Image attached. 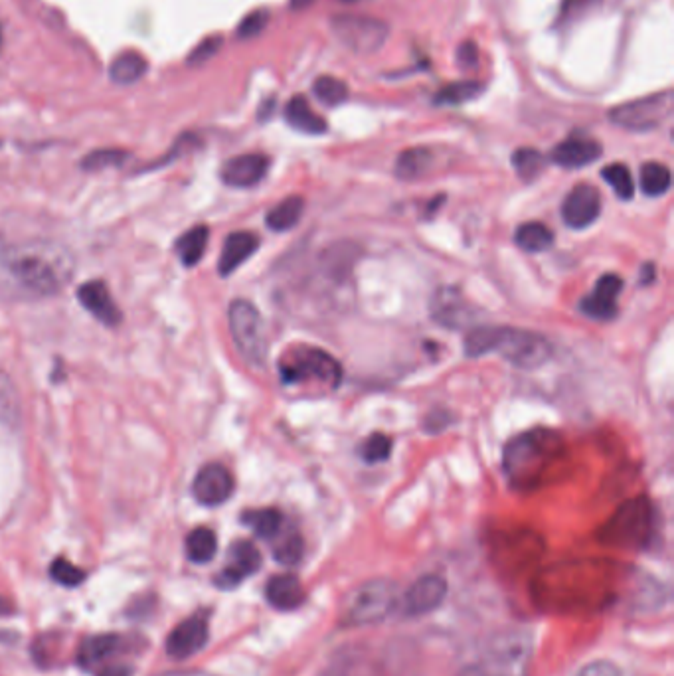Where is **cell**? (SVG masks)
<instances>
[{"label": "cell", "instance_id": "6da1fadb", "mask_svg": "<svg viewBox=\"0 0 674 676\" xmlns=\"http://www.w3.org/2000/svg\"><path fill=\"white\" fill-rule=\"evenodd\" d=\"M613 570L599 564H566L554 566L538 578L536 599L548 609L582 611L599 609L615 599Z\"/></svg>", "mask_w": 674, "mask_h": 676}, {"label": "cell", "instance_id": "7a4b0ae2", "mask_svg": "<svg viewBox=\"0 0 674 676\" xmlns=\"http://www.w3.org/2000/svg\"><path fill=\"white\" fill-rule=\"evenodd\" d=\"M0 259L24 289L38 295L60 293L74 273V257L68 250L46 242L8 246L2 250Z\"/></svg>", "mask_w": 674, "mask_h": 676}, {"label": "cell", "instance_id": "3957f363", "mask_svg": "<svg viewBox=\"0 0 674 676\" xmlns=\"http://www.w3.org/2000/svg\"><path fill=\"white\" fill-rule=\"evenodd\" d=\"M564 439L552 429H532L508 441L503 455L506 479L514 489L538 487L562 459Z\"/></svg>", "mask_w": 674, "mask_h": 676}, {"label": "cell", "instance_id": "277c9868", "mask_svg": "<svg viewBox=\"0 0 674 676\" xmlns=\"http://www.w3.org/2000/svg\"><path fill=\"white\" fill-rule=\"evenodd\" d=\"M491 352H499L518 368L534 370L548 362L552 346L538 333L510 327H479L465 338L467 356L479 358Z\"/></svg>", "mask_w": 674, "mask_h": 676}, {"label": "cell", "instance_id": "5b68a950", "mask_svg": "<svg viewBox=\"0 0 674 676\" xmlns=\"http://www.w3.org/2000/svg\"><path fill=\"white\" fill-rule=\"evenodd\" d=\"M655 532V510L647 497H635L613 512L599 528L597 540L611 548L643 550Z\"/></svg>", "mask_w": 674, "mask_h": 676}, {"label": "cell", "instance_id": "8992f818", "mask_svg": "<svg viewBox=\"0 0 674 676\" xmlns=\"http://www.w3.org/2000/svg\"><path fill=\"white\" fill-rule=\"evenodd\" d=\"M279 374L285 384L319 382L323 386L337 388L342 382V368L337 358L313 346H303L289 352L279 364Z\"/></svg>", "mask_w": 674, "mask_h": 676}, {"label": "cell", "instance_id": "52a82bcc", "mask_svg": "<svg viewBox=\"0 0 674 676\" xmlns=\"http://www.w3.org/2000/svg\"><path fill=\"white\" fill-rule=\"evenodd\" d=\"M400 603L396 584L388 580H374L360 586L346 603L344 625L362 627L384 621Z\"/></svg>", "mask_w": 674, "mask_h": 676}, {"label": "cell", "instance_id": "ba28073f", "mask_svg": "<svg viewBox=\"0 0 674 676\" xmlns=\"http://www.w3.org/2000/svg\"><path fill=\"white\" fill-rule=\"evenodd\" d=\"M673 107V91L667 89L613 107L609 121L629 131H653L673 115Z\"/></svg>", "mask_w": 674, "mask_h": 676}, {"label": "cell", "instance_id": "9c48e42d", "mask_svg": "<svg viewBox=\"0 0 674 676\" xmlns=\"http://www.w3.org/2000/svg\"><path fill=\"white\" fill-rule=\"evenodd\" d=\"M331 28L342 46L360 56L378 52L390 36V26L384 20L360 14H337Z\"/></svg>", "mask_w": 674, "mask_h": 676}, {"label": "cell", "instance_id": "30bf717a", "mask_svg": "<svg viewBox=\"0 0 674 676\" xmlns=\"http://www.w3.org/2000/svg\"><path fill=\"white\" fill-rule=\"evenodd\" d=\"M230 331L234 342L248 364L261 368L267 358V340L263 333V319L250 301L238 299L228 311Z\"/></svg>", "mask_w": 674, "mask_h": 676}, {"label": "cell", "instance_id": "8fae6325", "mask_svg": "<svg viewBox=\"0 0 674 676\" xmlns=\"http://www.w3.org/2000/svg\"><path fill=\"white\" fill-rule=\"evenodd\" d=\"M532 643L522 631L499 635L487 649L483 669L487 676H526Z\"/></svg>", "mask_w": 674, "mask_h": 676}, {"label": "cell", "instance_id": "7c38bea8", "mask_svg": "<svg viewBox=\"0 0 674 676\" xmlns=\"http://www.w3.org/2000/svg\"><path fill=\"white\" fill-rule=\"evenodd\" d=\"M261 568V554L250 540H238L230 546L228 564L216 576V586L220 590H236L244 580H248Z\"/></svg>", "mask_w": 674, "mask_h": 676}, {"label": "cell", "instance_id": "4fadbf2b", "mask_svg": "<svg viewBox=\"0 0 674 676\" xmlns=\"http://www.w3.org/2000/svg\"><path fill=\"white\" fill-rule=\"evenodd\" d=\"M234 489L236 483L232 473L218 463L202 467L192 483V495L204 507L224 505L232 497Z\"/></svg>", "mask_w": 674, "mask_h": 676}, {"label": "cell", "instance_id": "5bb4252c", "mask_svg": "<svg viewBox=\"0 0 674 676\" xmlns=\"http://www.w3.org/2000/svg\"><path fill=\"white\" fill-rule=\"evenodd\" d=\"M208 635V617L204 613L190 615L170 631L167 653L176 661H184L204 649Z\"/></svg>", "mask_w": 674, "mask_h": 676}, {"label": "cell", "instance_id": "9a60e30c", "mask_svg": "<svg viewBox=\"0 0 674 676\" xmlns=\"http://www.w3.org/2000/svg\"><path fill=\"white\" fill-rule=\"evenodd\" d=\"M447 582L445 578L437 576V574H425L422 578H418L408 592L404 593L402 601V611L408 617H420V615H427L431 611H435L437 607H441V603L447 597Z\"/></svg>", "mask_w": 674, "mask_h": 676}, {"label": "cell", "instance_id": "2e32d148", "mask_svg": "<svg viewBox=\"0 0 674 676\" xmlns=\"http://www.w3.org/2000/svg\"><path fill=\"white\" fill-rule=\"evenodd\" d=\"M129 651H133V639L127 635H117V633L91 635L78 647L76 661L82 669L91 671L97 665H103L105 661H111Z\"/></svg>", "mask_w": 674, "mask_h": 676}, {"label": "cell", "instance_id": "e0dca14e", "mask_svg": "<svg viewBox=\"0 0 674 676\" xmlns=\"http://www.w3.org/2000/svg\"><path fill=\"white\" fill-rule=\"evenodd\" d=\"M623 291V279L605 273L597 279L593 291L580 301V311L593 321H611L617 315V297Z\"/></svg>", "mask_w": 674, "mask_h": 676}, {"label": "cell", "instance_id": "ac0fdd59", "mask_svg": "<svg viewBox=\"0 0 674 676\" xmlns=\"http://www.w3.org/2000/svg\"><path fill=\"white\" fill-rule=\"evenodd\" d=\"M601 212V196L595 186L578 184L566 196L562 204V220L572 230H584L591 226Z\"/></svg>", "mask_w": 674, "mask_h": 676}, {"label": "cell", "instance_id": "d6986e66", "mask_svg": "<svg viewBox=\"0 0 674 676\" xmlns=\"http://www.w3.org/2000/svg\"><path fill=\"white\" fill-rule=\"evenodd\" d=\"M78 299L99 323L107 327H117L121 323V311L113 301L107 285L103 281H87L78 289Z\"/></svg>", "mask_w": 674, "mask_h": 676}, {"label": "cell", "instance_id": "ffe728a7", "mask_svg": "<svg viewBox=\"0 0 674 676\" xmlns=\"http://www.w3.org/2000/svg\"><path fill=\"white\" fill-rule=\"evenodd\" d=\"M269 170V159L259 153H250V155H240L230 159L222 167V180L228 186L234 188H250L259 184Z\"/></svg>", "mask_w": 674, "mask_h": 676}, {"label": "cell", "instance_id": "44dd1931", "mask_svg": "<svg viewBox=\"0 0 674 676\" xmlns=\"http://www.w3.org/2000/svg\"><path fill=\"white\" fill-rule=\"evenodd\" d=\"M603 149L595 139L588 137H570L554 147L550 159L564 169H582L595 163L601 157Z\"/></svg>", "mask_w": 674, "mask_h": 676}, {"label": "cell", "instance_id": "7402d4cb", "mask_svg": "<svg viewBox=\"0 0 674 676\" xmlns=\"http://www.w3.org/2000/svg\"><path fill=\"white\" fill-rule=\"evenodd\" d=\"M433 319L447 329H461L469 319V309L457 289H439L431 303Z\"/></svg>", "mask_w": 674, "mask_h": 676}, {"label": "cell", "instance_id": "603a6c76", "mask_svg": "<svg viewBox=\"0 0 674 676\" xmlns=\"http://www.w3.org/2000/svg\"><path fill=\"white\" fill-rule=\"evenodd\" d=\"M265 597L269 605L279 611H295L305 603V590L297 576L279 574L269 578L265 586Z\"/></svg>", "mask_w": 674, "mask_h": 676}, {"label": "cell", "instance_id": "cb8c5ba5", "mask_svg": "<svg viewBox=\"0 0 674 676\" xmlns=\"http://www.w3.org/2000/svg\"><path fill=\"white\" fill-rule=\"evenodd\" d=\"M259 248V238L252 232H234L226 238L220 261H218V271L222 277L232 275L242 263H246Z\"/></svg>", "mask_w": 674, "mask_h": 676}, {"label": "cell", "instance_id": "d4e9b609", "mask_svg": "<svg viewBox=\"0 0 674 676\" xmlns=\"http://www.w3.org/2000/svg\"><path fill=\"white\" fill-rule=\"evenodd\" d=\"M285 119L293 129L307 135H323L329 129L327 121L311 109L303 95H295L289 99L285 107Z\"/></svg>", "mask_w": 674, "mask_h": 676}, {"label": "cell", "instance_id": "484cf974", "mask_svg": "<svg viewBox=\"0 0 674 676\" xmlns=\"http://www.w3.org/2000/svg\"><path fill=\"white\" fill-rule=\"evenodd\" d=\"M303 212H305V200L301 196H289L269 210L265 224L273 232H289L301 222Z\"/></svg>", "mask_w": 674, "mask_h": 676}, {"label": "cell", "instance_id": "4316f807", "mask_svg": "<svg viewBox=\"0 0 674 676\" xmlns=\"http://www.w3.org/2000/svg\"><path fill=\"white\" fill-rule=\"evenodd\" d=\"M149 70L147 60L133 50H127L119 54L113 64L109 66V78L111 82L119 85H131L139 82Z\"/></svg>", "mask_w": 674, "mask_h": 676}, {"label": "cell", "instance_id": "83f0119b", "mask_svg": "<svg viewBox=\"0 0 674 676\" xmlns=\"http://www.w3.org/2000/svg\"><path fill=\"white\" fill-rule=\"evenodd\" d=\"M218 552V538L214 530L200 526L186 536V556L194 564H208Z\"/></svg>", "mask_w": 674, "mask_h": 676}, {"label": "cell", "instance_id": "f1b7e54d", "mask_svg": "<svg viewBox=\"0 0 674 676\" xmlns=\"http://www.w3.org/2000/svg\"><path fill=\"white\" fill-rule=\"evenodd\" d=\"M514 242L524 252L538 254V252H546L554 244V232L542 222H526L516 230Z\"/></svg>", "mask_w": 674, "mask_h": 676}, {"label": "cell", "instance_id": "f546056e", "mask_svg": "<svg viewBox=\"0 0 674 676\" xmlns=\"http://www.w3.org/2000/svg\"><path fill=\"white\" fill-rule=\"evenodd\" d=\"M208 238H210L208 228L196 226L176 240L174 250L186 267H192L202 259V255L206 252V246H208Z\"/></svg>", "mask_w": 674, "mask_h": 676}, {"label": "cell", "instance_id": "4dcf8cb0", "mask_svg": "<svg viewBox=\"0 0 674 676\" xmlns=\"http://www.w3.org/2000/svg\"><path fill=\"white\" fill-rule=\"evenodd\" d=\"M242 522L252 528L255 536L271 540L281 532L283 516L275 508H257V510H246L242 516Z\"/></svg>", "mask_w": 674, "mask_h": 676}, {"label": "cell", "instance_id": "1f68e13d", "mask_svg": "<svg viewBox=\"0 0 674 676\" xmlns=\"http://www.w3.org/2000/svg\"><path fill=\"white\" fill-rule=\"evenodd\" d=\"M433 165V155L429 149H410L404 151L396 161V176L402 180H416L423 176Z\"/></svg>", "mask_w": 674, "mask_h": 676}, {"label": "cell", "instance_id": "d6a6232c", "mask_svg": "<svg viewBox=\"0 0 674 676\" xmlns=\"http://www.w3.org/2000/svg\"><path fill=\"white\" fill-rule=\"evenodd\" d=\"M673 184V174L671 169L665 167L663 163H647L641 167V190L651 196H663L671 190Z\"/></svg>", "mask_w": 674, "mask_h": 676}, {"label": "cell", "instance_id": "836d02e7", "mask_svg": "<svg viewBox=\"0 0 674 676\" xmlns=\"http://www.w3.org/2000/svg\"><path fill=\"white\" fill-rule=\"evenodd\" d=\"M512 167L520 178L534 180L542 174V170L546 169V157L536 149L524 147L512 155Z\"/></svg>", "mask_w": 674, "mask_h": 676}, {"label": "cell", "instance_id": "e575fe53", "mask_svg": "<svg viewBox=\"0 0 674 676\" xmlns=\"http://www.w3.org/2000/svg\"><path fill=\"white\" fill-rule=\"evenodd\" d=\"M305 554V542L297 532H289L279 538V542L273 546V558L281 566H297L303 560Z\"/></svg>", "mask_w": 674, "mask_h": 676}, {"label": "cell", "instance_id": "d590c367", "mask_svg": "<svg viewBox=\"0 0 674 676\" xmlns=\"http://www.w3.org/2000/svg\"><path fill=\"white\" fill-rule=\"evenodd\" d=\"M483 91V85L479 82H457V84L445 85L441 91L435 95L437 105H461L467 103L475 97H479Z\"/></svg>", "mask_w": 674, "mask_h": 676}, {"label": "cell", "instance_id": "8d00e7d4", "mask_svg": "<svg viewBox=\"0 0 674 676\" xmlns=\"http://www.w3.org/2000/svg\"><path fill=\"white\" fill-rule=\"evenodd\" d=\"M601 176H603V180L615 190V194H617L621 200H631V198H633L635 184H633L631 170L627 169L625 165H621V163L609 165V167H605V169L601 170Z\"/></svg>", "mask_w": 674, "mask_h": 676}, {"label": "cell", "instance_id": "74e56055", "mask_svg": "<svg viewBox=\"0 0 674 676\" xmlns=\"http://www.w3.org/2000/svg\"><path fill=\"white\" fill-rule=\"evenodd\" d=\"M315 97L327 105V107H337L340 103L346 101L348 97V87L344 82H340L333 76H321L315 85H313Z\"/></svg>", "mask_w": 674, "mask_h": 676}, {"label": "cell", "instance_id": "f35d334b", "mask_svg": "<svg viewBox=\"0 0 674 676\" xmlns=\"http://www.w3.org/2000/svg\"><path fill=\"white\" fill-rule=\"evenodd\" d=\"M50 576L64 588H78L85 580L84 570L72 564L68 558H56L50 566Z\"/></svg>", "mask_w": 674, "mask_h": 676}, {"label": "cell", "instance_id": "ab89813d", "mask_svg": "<svg viewBox=\"0 0 674 676\" xmlns=\"http://www.w3.org/2000/svg\"><path fill=\"white\" fill-rule=\"evenodd\" d=\"M20 418V404L14 390V384L6 374H0V420L4 423H16Z\"/></svg>", "mask_w": 674, "mask_h": 676}, {"label": "cell", "instance_id": "60d3db41", "mask_svg": "<svg viewBox=\"0 0 674 676\" xmlns=\"http://www.w3.org/2000/svg\"><path fill=\"white\" fill-rule=\"evenodd\" d=\"M392 453V441L384 433H372L360 447V455L366 463H382Z\"/></svg>", "mask_w": 674, "mask_h": 676}, {"label": "cell", "instance_id": "b9f144b4", "mask_svg": "<svg viewBox=\"0 0 674 676\" xmlns=\"http://www.w3.org/2000/svg\"><path fill=\"white\" fill-rule=\"evenodd\" d=\"M129 159L127 151L121 149H99L93 151L82 161V169L85 170H103L109 167H119Z\"/></svg>", "mask_w": 674, "mask_h": 676}, {"label": "cell", "instance_id": "7bdbcfd3", "mask_svg": "<svg viewBox=\"0 0 674 676\" xmlns=\"http://www.w3.org/2000/svg\"><path fill=\"white\" fill-rule=\"evenodd\" d=\"M267 20H269V14L267 10H255L252 14H248L240 26H238V36L242 40H250V38H255L263 32V28L267 26Z\"/></svg>", "mask_w": 674, "mask_h": 676}, {"label": "cell", "instance_id": "ee69618b", "mask_svg": "<svg viewBox=\"0 0 674 676\" xmlns=\"http://www.w3.org/2000/svg\"><path fill=\"white\" fill-rule=\"evenodd\" d=\"M603 0H566L562 4V12H560V20L564 24L576 22L580 20L584 14H588L591 8H597Z\"/></svg>", "mask_w": 674, "mask_h": 676}, {"label": "cell", "instance_id": "f6af8a7d", "mask_svg": "<svg viewBox=\"0 0 674 676\" xmlns=\"http://www.w3.org/2000/svg\"><path fill=\"white\" fill-rule=\"evenodd\" d=\"M220 46H222V36H210V38L202 40V42L196 46V50L188 56V64H190V66H200V64H204V62H208L212 56L218 54Z\"/></svg>", "mask_w": 674, "mask_h": 676}, {"label": "cell", "instance_id": "bcb514c9", "mask_svg": "<svg viewBox=\"0 0 674 676\" xmlns=\"http://www.w3.org/2000/svg\"><path fill=\"white\" fill-rule=\"evenodd\" d=\"M578 676H623V673L611 661H593L590 665H586Z\"/></svg>", "mask_w": 674, "mask_h": 676}, {"label": "cell", "instance_id": "7dc6e473", "mask_svg": "<svg viewBox=\"0 0 674 676\" xmlns=\"http://www.w3.org/2000/svg\"><path fill=\"white\" fill-rule=\"evenodd\" d=\"M457 62L463 70H473L477 68L479 62V50L475 46V42H463L457 50Z\"/></svg>", "mask_w": 674, "mask_h": 676}, {"label": "cell", "instance_id": "c3c4849f", "mask_svg": "<svg viewBox=\"0 0 674 676\" xmlns=\"http://www.w3.org/2000/svg\"><path fill=\"white\" fill-rule=\"evenodd\" d=\"M133 671L129 665H123V663H107L97 676H131Z\"/></svg>", "mask_w": 674, "mask_h": 676}, {"label": "cell", "instance_id": "681fc988", "mask_svg": "<svg viewBox=\"0 0 674 676\" xmlns=\"http://www.w3.org/2000/svg\"><path fill=\"white\" fill-rule=\"evenodd\" d=\"M14 613H16V605L8 597L0 595V617H10Z\"/></svg>", "mask_w": 674, "mask_h": 676}, {"label": "cell", "instance_id": "f907efd6", "mask_svg": "<svg viewBox=\"0 0 674 676\" xmlns=\"http://www.w3.org/2000/svg\"><path fill=\"white\" fill-rule=\"evenodd\" d=\"M157 676H214L204 673V671H169V673H163V675Z\"/></svg>", "mask_w": 674, "mask_h": 676}, {"label": "cell", "instance_id": "816d5d0a", "mask_svg": "<svg viewBox=\"0 0 674 676\" xmlns=\"http://www.w3.org/2000/svg\"><path fill=\"white\" fill-rule=\"evenodd\" d=\"M311 2H315V0H291V8H305Z\"/></svg>", "mask_w": 674, "mask_h": 676}, {"label": "cell", "instance_id": "f5cc1de1", "mask_svg": "<svg viewBox=\"0 0 674 676\" xmlns=\"http://www.w3.org/2000/svg\"><path fill=\"white\" fill-rule=\"evenodd\" d=\"M0 50H2V26H0Z\"/></svg>", "mask_w": 674, "mask_h": 676}, {"label": "cell", "instance_id": "db71d44e", "mask_svg": "<svg viewBox=\"0 0 674 676\" xmlns=\"http://www.w3.org/2000/svg\"><path fill=\"white\" fill-rule=\"evenodd\" d=\"M0 145H2V141H0Z\"/></svg>", "mask_w": 674, "mask_h": 676}]
</instances>
